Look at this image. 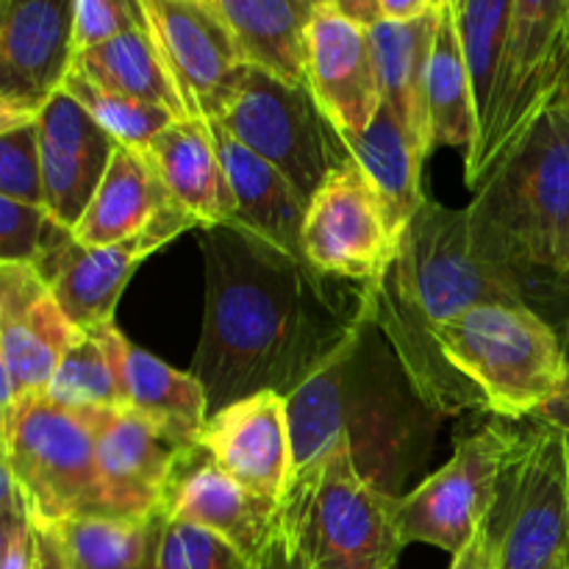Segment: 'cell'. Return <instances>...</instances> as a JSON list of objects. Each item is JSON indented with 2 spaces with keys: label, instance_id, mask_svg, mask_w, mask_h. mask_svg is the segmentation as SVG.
<instances>
[{
  "label": "cell",
  "instance_id": "obj_1",
  "mask_svg": "<svg viewBox=\"0 0 569 569\" xmlns=\"http://www.w3.org/2000/svg\"><path fill=\"white\" fill-rule=\"evenodd\" d=\"M206 315L192 376L209 415L259 392H295L365 320V289H345L237 226L200 231Z\"/></svg>",
  "mask_w": 569,
  "mask_h": 569
},
{
  "label": "cell",
  "instance_id": "obj_2",
  "mask_svg": "<svg viewBox=\"0 0 569 569\" xmlns=\"http://www.w3.org/2000/svg\"><path fill=\"white\" fill-rule=\"evenodd\" d=\"M295 472L345 439L356 470L383 495L403 498L406 478L428 459L439 415L370 320L287 398Z\"/></svg>",
  "mask_w": 569,
  "mask_h": 569
},
{
  "label": "cell",
  "instance_id": "obj_3",
  "mask_svg": "<svg viewBox=\"0 0 569 569\" xmlns=\"http://www.w3.org/2000/svg\"><path fill=\"white\" fill-rule=\"evenodd\" d=\"M365 289V315L387 337L422 398L445 415V389L433 356V328L520 295L472 256L465 209L428 198L406 228L389 270Z\"/></svg>",
  "mask_w": 569,
  "mask_h": 569
},
{
  "label": "cell",
  "instance_id": "obj_4",
  "mask_svg": "<svg viewBox=\"0 0 569 569\" xmlns=\"http://www.w3.org/2000/svg\"><path fill=\"white\" fill-rule=\"evenodd\" d=\"M472 256L517 292L569 256V120L556 103L467 206ZM520 295V292H517Z\"/></svg>",
  "mask_w": 569,
  "mask_h": 569
},
{
  "label": "cell",
  "instance_id": "obj_5",
  "mask_svg": "<svg viewBox=\"0 0 569 569\" xmlns=\"http://www.w3.org/2000/svg\"><path fill=\"white\" fill-rule=\"evenodd\" d=\"M445 415L478 409L533 420L567 383L559 331L526 303L478 306L431 333Z\"/></svg>",
  "mask_w": 569,
  "mask_h": 569
},
{
  "label": "cell",
  "instance_id": "obj_6",
  "mask_svg": "<svg viewBox=\"0 0 569 569\" xmlns=\"http://www.w3.org/2000/svg\"><path fill=\"white\" fill-rule=\"evenodd\" d=\"M398 500L356 470L345 439L295 472L278 526L315 569H389L403 550Z\"/></svg>",
  "mask_w": 569,
  "mask_h": 569
},
{
  "label": "cell",
  "instance_id": "obj_7",
  "mask_svg": "<svg viewBox=\"0 0 569 569\" xmlns=\"http://www.w3.org/2000/svg\"><path fill=\"white\" fill-rule=\"evenodd\" d=\"M569 0H515L492 98L478 139L465 153V181L481 189L495 167L528 137L565 92Z\"/></svg>",
  "mask_w": 569,
  "mask_h": 569
},
{
  "label": "cell",
  "instance_id": "obj_8",
  "mask_svg": "<svg viewBox=\"0 0 569 569\" xmlns=\"http://www.w3.org/2000/svg\"><path fill=\"white\" fill-rule=\"evenodd\" d=\"M0 428L3 470L14 478L33 526L59 528L106 515L92 411L64 409L42 395Z\"/></svg>",
  "mask_w": 569,
  "mask_h": 569
},
{
  "label": "cell",
  "instance_id": "obj_9",
  "mask_svg": "<svg viewBox=\"0 0 569 569\" xmlns=\"http://www.w3.org/2000/svg\"><path fill=\"white\" fill-rule=\"evenodd\" d=\"M214 126L276 167L306 203L339 167L353 161L309 87H292L259 70H248Z\"/></svg>",
  "mask_w": 569,
  "mask_h": 569
},
{
  "label": "cell",
  "instance_id": "obj_10",
  "mask_svg": "<svg viewBox=\"0 0 569 569\" xmlns=\"http://www.w3.org/2000/svg\"><path fill=\"white\" fill-rule=\"evenodd\" d=\"M526 433L487 426L456 442L448 465L398 500V531L406 545H433L459 556L492 517Z\"/></svg>",
  "mask_w": 569,
  "mask_h": 569
},
{
  "label": "cell",
  "instance_id": "obj_11",
  "mask_svg": "<svg viewBox=\"0 0 569 569\" xmlns=\"http://www.w3.org/2000/svg\"><path fill=\"white\" fill-rule=\"evenodd\" d=\"M500 569H556L569 553V439L533 422L492 511Z\"/></svg>",
  "mask_w": 569,
  "mask_h": 569
},
{
  "label": "cell",
  "instance_id": "obj_12",
  "mask_svg": "<svg viewBox=\"0 0 569 569\" xmlns=\"http://www.w3.org/2000/svg\"><path fill=\"white\" fill-rule=\"evenodd\" d=\"M400 239L387 206L356 161L339 167L306 211V261L337 281L376 283L398 256Z\"/></svg>",
  "mask_w": 569,
  "mask_h": 569
},
{
  "label": "cell",
  "instance_id": "obj_13",
  "mask_svg": "<svg viewBox=\"0 0 569 569\" xmlns=\"http://www.w3.org/2000/svg\"><path fill=\"white\" fill-rule=\"evenodd\" d=\"M76 67V0L0 3V131L37 122Z\"/></svg>",
  "mask_w": 569,
  "mask_h": 569
},
{
  "label": "cell",
  "instance_id": "obj_14",
  "mask_svg": "<svg viewBox=\"0 0 569 569\" xmlns=\"http://www.w3.org/2000/svg\"><path fill=\"white\" fill-rule=\"evenodd\" d=\"M142 11L187 117L214 122L248 76L226 22L209 0H142Z\"/></svg>",
  "mask_w": 569,
  "mask_h": 569
},
{
  "label": "cell",
  "instance_id": "obj_15",
  "mask_svg": "<svg viewBox=\"0 0 569 569\" xmlns=\"http://www.w3.org/2000/svg\"><path fill=\"white\" fill-rule=\"evenodd\" d=\"M78 333L37 267L0 264V422L48 392Z\"/></svg>",
  "mask_w": 569,
  "mask_h": 569
},
{
  "label": "cell",
  "instance_id": "obj_16",
  "mask_svg": "<svg viewBox=\"0 0 569 569\" xmlns=\"http://www.w3.org/2000/svg\"><path fill=\"white\" fill-rule=\"evenodd\" d=\"M192 228L200 231L198 220L187 209L172 203L142 237L131 239V242L111 244V248H87V244L76 242V237H70L37 270L50 283L67 320L78 331H89V328L114 322V309L122 298V289L137 272L139 261H144L150 253L172 242L178 233L192 231Z\"/></svg>",
  "mask_w": 569,
  "mask_h": 569
},
{
  "label": "cell",
  "instance_id": "obj_17",
  "mask_svg": "<svg viewBox=\"0 0 569 569\" xmlns=\"http://www.w3.org/2000/svg\"><path fill=\"white\" fill-rule=\"evenodd\" d=\"M198 445L239 487L272 503H281L295 478L292 426L278 392L250 395L211 415Z\"/></svg>",
  "mask_w": 569,
  "mask_h": 569
},
{
  "label": "cell",
  "instance_id": "obj_18",
  "mask_svg": "<svg viewBox=\"0 0 569 569\" xmlns=\"http://www.w3.org/2000/svg\"><path fill=\"white\" fill-rule=\"evenodd\" d=\"M309 89L342 137L365 133L383 106L370 28L339 14L331 0L317 3L309 26Z\"/></svg>",
  "mask_w": 569,
  "mask_h": 569
},
{
  "label": "cell",
  "instance_id": "obj_19",
  "mask_svg": "<svg viewBox=\"0 0 569 569\" xmlns=\"http://www.w3.org/2000/svg\"><path fill=\"white\" fill-rule=\"evenodd\" d=\"M37 128L44 209L72 233L98 194L120 142L67 92L50 100L48 109L39 114Z\"/></svg>",
  "mask_w": 569,
  "mask_h": 569
},
{
  "label": "cell",
  "instance_id": "obj_20",
  "mask_svg": "<svg viewBox=\"0 0 569 569\" xmlns=\"http://www.w3.org/2000/svg\"><path fill=\"white\" fill-rule=\"evenodd\" d=\"M159 515L192 522L253 561L278 526V503L239 487L203 448L181 450Z\"/></svg>",
  "mask_w": 569,
  "mask_h": 569
},
{
  "label": "cell",
  "instance_id": "obj_21",
  "mask_svg": "<svg viewBox=\"0 0 569 569\" xmlns=\"http://www.w3.org/2000/svg\"><path fill=\"white\" fill-rule=\"evenodd\" d=\"M92 422L106 515L128 520L159 515L181 450L128 409L92 411Z\"/></svg>",
  "mask_w": 569,
  "mask_h": 569
},
{
  "label": "cell",
  "instance_id": "obj_22",
  "mask_svg": "<svg viewBox=\"0 0 569 569\" xmlns=\"http://www.w3.org/2000/svg\"><path fill=\"white\" fill-rule=\"evenodd\" d=\"M248 70L309 87V26L320 0H209Z\"/></svg>",
  "mask_w": 569,
  "mask_h": 569
},
{
  "label": "cell",
  "instance_id": "obj_23",
  "mask_svg": "<svg viewBox=\"0 0 569 569\" xmlns=\"http://www.w3.org/2000/svg\"><path fill=\"white\" fill-rule=\"evenodd\" d=\"M209 126L217 153L226 167L228 183H231L233 206H237L231 226L244 228L264 242L287 250L295 259L306 261L303 226L309 203L295 192L292 183L276 167L267 164L261 156L237 142L220 126H214V122H209Z\"/></svg>",
  "mask_w": 569,
  "mask_h": 569
},
{
  "label": "cell",
  "instance_id": "obj_24",
  "mask_svg": "<svg viewBox=\"0 0 569 569\" xmlns=\"http://www.w3.org/2000/svg\"><path fill=\"white\" fill-rule=\"evenodd\" d=\"M144 153L153 161L170 198L198 220L200 231L231 226L237 206L209 122L176 120Z\"/></svg>",
  "mask_w": 569,
  "mask_h": 569
},
{
  "label": "cell",
  "instance_id": "obj_25",
  "mask_svg": "<svg viewBox=\"0 0 569 569\" xmlns=\"http://www.w3.org/2000/svg\"><path fill=\"white\" fill-rule=\"evenodd\" d=\"M176 200L144 150L120 144L87 214L72 231L87 248H111L142 237Z\"/></svg>",
  "mask_w": 569,
  "mask_h": 569
},
{
  "label": "cell",
  "instance_id": "obj_26",
  "mask_svg": "<svg viewBox=\"0 0 569 569\" xmlns=\"http://www.w3.org/2000/svg\"><path fill=\"white\" fill-rule=\"evenodd\" d=\"M122 409L153 422L176 450L198 448L209 422V398L192 372H181L148 350L128 345L122 365Z\"/></svg>",
  "mask_w": 569,
  "mask_h": 569
},
{
  "label": "cell",
  "instance_id": "obj_27",
  "mask_svg": "<svg viewBox=\"0 0 569 569\" xmlns=\"http://www.w3.org/2000/svg\"><path fill=\"white\" fill-rule=\"evenodd\" d=\"M442 3V0H439ZM439 6L428 17L415 22H376L370 28L372 53L381 76L383 106H389L411 142L428 161V64H431L433 33H437Z\"/></svg>",
  "mask_w": 569,
  "mask_h": 569
},
{
  "label": "cell",
  "instance_id": "obj_28",
  "mask_svg": "<svg viewBox=\"0 0 569 569\" xmlns=\"http://www.w3.org/2000/svg\"><path fill=\"white\" fill-rule=\"evenodd\" d=\"M342 139L350 150V159L361 167L367 181L387 206L392 228L403 237L409 222L428 200L422 187V164H426L422 153L389 106H381L365 133Z\"/></svg>",
  "mask_w": 569,
  "mask_h": 569
},
{
  "label": "cell",
  "instance_id": "obj_29",
  "mask_svg": "<svg viewBox=\"0 0 569 569\" xmlns=\"http://www.w3.org/2000/svg\"><path fill=\"white\" fill-rule=\"evenodd\" d=\"M478 103L472 78L461 53L459 28H456L453 0L439 3L437 33H433L431 64H428V137L431 153L437 148H465L478 139Z\"/></svg>",
  "mask_w": 569,
  "mask_h": 569
},
{
  "label": "cell",
  "instance_id": "obj_30",
  "mask_svg": "<svg viewBox=\"0 0 569 569\" xmlns=\"http://www.w3.org/2000/svg\"><path fill=\"white\" fill-rule=\"evenodd\" d=\"M72 72L106 92H117L122 98L139 100V103L161 106L178 120H189L176 92V83L150 39L148 22L144 28L122 33V37L78 56Z\"/></svg>",
  "mask_w": 569,
  "mask_h": 569
},
{
  "label": "cell",
  "instance_id": "obj_31",
  "mask_svg": "<svg viewBox=\"0 0 569 569\" xmlns=\"http://www.w3.org/2000/svg\"><path fill=\"white\" fill-rule=\"evenodd\" d=\"M128 339L114 322L76 337L59 361L44 398L72 411L122 409V365Z\"/></svg>",
  "mask_w": 569,
  "mask_h": 569
},
{
  "label": "cell",
  "instance_id": "obj_32",
  "mask_svg": "<svg viewBox=\"0 0 569 569\" xmlns=\"http://www.w3.org/2000/svg\"><path fill=\"white\" fill-rule=\"evenodd\" d=\"M56 531L70 569H148L153 517H78Z\"/></svg>",
  "mask_w": 569,
  "mask_h": 569
},
{
  "label": "cell",
  "instance_id": "obj_33",
  "mask_svg": "<svg viewBox=\"0 0 569 569\" xmlns=\"http://www.w3.org/2000/svg\"><path fill=\"white\" fill-rule=\"evenodd\" d=\"M511 9H515V0H453L456 28H459L461 53L472 78L478 117L487 111L489 98H492Z\"/></svg>",
  "mask_w": 569,
  "mask_h": 569
},
{
  "label": "cell",
  "instance_id": "obj_34",
  "mask_svg": "<svg viewBox=\"0 0 569 569\" xmlns=\"http://www.w3.org/2000/svg\"><path fill=\"white\" fill-rule=\"evenodd\" d=\"M64 92L76 103H81L106 133H111L117 142L133 150H148V144L178 120L176 114H170L161 106L139 103V100L122 98L117 92H106V89L94 87V83H89L78 72H70Z\"/></svg>",
  "mask_w": 569,
  "mask_h": 569
},
{
  "label": "cell",
  "instance_id": "obj_35",
  "mask_svg": "<svg viewBox=\"0 0 569 569\" xmlns=\"http://www.w3.org/2000/svg\"><path fill=\"white\" fill-rule=\"evenodd\" d=\"M148 569H248V561L214 533L156 515Z\"/></svg>",
  "mask_w": 569,
  "mask_h": 569
},
{
  "label": "cell",
  "instance_id": "obj_36",
  "mask_svg": "<svg viewBox=\"0 0 569 569\" xmlns=\"http://www.w3.org/2000/svg\"><path fill=\"white\" fill-rule=\"evenodd\" d=\"M72 233L61 228L44 206L0 198V264L39 267Z\"/></svg>",
  "mask_w": 569,
  "mask_h": 569
},
{
  "label": "cell",
  "instance_id": "obj_37",
  "mask_svg": "<svg viewBox=\"0 0 569 569\" xmlns=\"http://www.w3.org/2000/svg\"><path fill=\"white\" fill-rule=\"evenodd\" d=\"M0 198L44 206L42 156L37 122L0 131Z\"/></svg>",
  "mask_w": 569,
  "mask_h": 569
},
{
  "label": "cell",
  "instance_id": "obj_38",
  "mask_svg": "<svg viewBox=\"0 0 569 569\" xmlns=\"http://www.w3.org/2000/svg\"><path fill=\"white\" fill-rule=\"evenodd\" d=\"M144 28L142 0H76V59Z\"/></svg>",
  "mask_w": 569,
  "mask_h": 569
},
{
  "label": "cell",
  "instance_id": "obj_39",
  "mask_svg": "<svg viewBox=\"0 0 569 569\" xmlns=\"http://www.w3.org/2000/svg\"><path fill=\"white\" fill-rule=\"evenodd\" d=\"M520 300L559 331L569 322V256L561 264L528 272L517 281Z\"/></svg>",
  "mask_w": 569,
  "mask_h": 569
},
{
  "label": "cell",
  "instance_id": "obj_40",
  "mask_svg": "<svg viewBox=\"0 0 569 569\" xmlns=\"http://www.w3.org/2000/svg\"><path fill=\"white\" fill-rule=\"evenodd\" d=\"M450 569H500V533L492 517L478 528L472 542L453 556Z\"/></svg>",
  "mask_w": 569,
  "mask_h": 569
},
{
  "label": "cell",
  "instance_id": "obj_41",
  "mask_svg": "<svg viewBox=\"0 0 569 569\" xmlns=\"http://www.w3.org/2000/svg\"><path fill=\"white\" fill-rule=\"evenodd\" d=\"M248 569H315V567L298 553L292 539L281 531V526H276V531H272V537L267 539L261 553L256 556L253 561H248Z\"/></svg>",
  "mask_w": 569,
  "mask_h": 569
},
{
  "label": "cell",
  "instance_id": "obj_42",
  "mask_svg": "<svg viewBox=\"0 0 569 569\" xmlns=\"http://www.w3.org/2000/svg\"><path fill=\"white\" fill-rule=\"evenodd\" d=\"M37 528V559H33V569H70L67 565L64 548L56 528Z\"/></svg>",
  "mask_w": 569,
  "mask_h": 569
},
{
  "label": "cell",
  "instance_id": "obj_43",
  "mask_svg": "<svg viewBox=\"0 0 569 569\" xmlns=\"http://www.w3.org/2000/svg\"><path fill=\"white\" fill-rule=\"evenodd\" d=\"M439 0H381V20L383 22H415L431 14Z\"/></svg>",
  "mask_w": 569,
  "mask_h": 569
},
{
  "label": "cell",
  "instance_id": "obj_44",
  "mask_svg": "<svg viewBox=\"0 0 569 569\" xmlns=\"http://www.w3.org/2000/svg\"><path fill=\"white\" fill-rule=\"evenodd\" d=\"M533 422H539V426L559 428V431L569 433V381L561 387V392L556 395L550 403H545L542 409L533 415Z\"/></svg>",
  "mask_w": 569,
  "mask_h": 569
},
{
  "label": "cell",
  "instance_id": "obj_45",
  "mask_svg": "<svg viewBox=\"0 0 569 569\" xmlns=\"http://www.w3.org/2000/svg\"><path fill=\"white\" fill-rule=\"evenodd\" d=\"M559 339H561V350H565V365H567V381H569V322L559 328Z\"/></svg>",
  "mask_w": 569,
  "mask_h": 569
},
{
  "label": "cell",
  "instance_id": "obj_46",
  "mask_svg": "<svg viewBox=\"0 0 569 569\" xmlns=\"http://www.w3.org/2000/svg\"><path fill=\"white\" fill-rule=\"evenodd\" d=\"M559 106H561V111H565V114H567V120H569V72H567L565 92H561V100H559Z\"/></svg>",
  "mask_w": 569,
  "mask_h": 569
},
{
  "label": "cell",
  "instance_id": "obj_47",
  "mask_svg": "<svg viewBox=\"0 0 569 569\" xmlns=\"http://www.w3.org/2000/svg\"><path fill=\"white\" fill-rule=\"evenodd\" d=\"M556 569H569V553L565 556V559L559 561V567H556Z\"/></svg>",
  "mask_w": 569,
  "mask_h": 569
},
{
  "label": "cell",
  "instance_id": "obj_48",
  "mask_svg": "<svg viewBox=\"0 0 569 569\" xmlns=\"http://www.w3.org/2000/svg\"><path fill=\"white\" fill-rule=\"evenodd\" d=\"M389 569H398V565H392V567H389Z\"/></svg>",
  "mask_w": 569,
  "mask_h": 569
},
{
  "label": "cell",
  "instance_id": "obj_49",
  "mask_svg": "<svg viewBox=\"0 0 569 569\" xmlns=\"http://www.w3.org/2000/svg\"><path fill=\"white\" fill-rule=\"evenodd\" d=\"M567 439H569V433H567Z\"/></svg>",
  "mask_w": 569,
  "mask_h": 569
}]
</instances>
